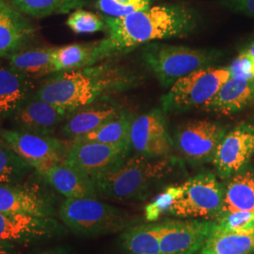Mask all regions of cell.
<instances>
[{
  "instance_id": "cell-1",
  "label": "cell",
  "mask_w": 254,
  "mask_h": 254,
  "mask_svg": "<svg viewBox=\"0 0 254 254\" xmlns=\"http://www.w3.org/2000/svg\"><path fill=\"white\" fill-rule=\"evenodd\" d=\"M103 17L108 32L99 41L104 60L142 45L188 35L198 24L197 12L181 4L150 6L123 17Z\"/></svg>"
},
{
  "instance_id": "cell-2",
  "label": "cell",
  "mask_w": 254,
  "mask_h": 254,
  "mask_svg": "<svg viewBox=\"0 0 254 254\" xmlns=\"http://www.w3.org/2000/svg\"><path fill=\"white\" fill-rule=\"evenodd\" d=\"M136 73L123 66L99 65L59 72L34 94L55 107L73 112L93 104L111 92L134 88Z\"/></svg>"
},
{
  "instance_id": "cell-3",
  "label": "cell",
  "mask_w": 254,
  "mask_h": 254,
  "mask_svg": "<svg viewBox=\"0 0 254 254\" xmlns=\"http://www.w3.org/2000/svg\"><path fill=\"white\" fill-rule=\"evenodd\" d=\"M173 160L166 157L150 158L136 154L127 158L94 184L98 195L111 200L145 198L150 189L173 170Z\"/></svg>"
},
{
  "instance_id": "cell-4",
  "label": "cell",
  "mask_w": 254,
  "mask_h": 254,
  "mask_svg": "<svg viewBox=\"0 0 254 254\" xmlns=\"http://www.w3.org/2000/svg\"><path fill=\"white\" fill-rule=\"evenodd\" d=\"M59 217L68 230L78 236L110 235L132 226L126 211L97 198L66 199L59 209Z\"/></svg>"
},
{
  "instance_id": "cell-5",
  "label": "cell",
  "mask_w": 254,
  "mask_h": 254,
  "mask_svg": "<svg viewBox=\"0 0 254 254\" xmlns=\"http://www.w3.org/2000/svg\"><path fill=\"white\" fill-rule=\"evenodd\" d=\"M219 58L215 50L150 43L142 48V59L164 88H171L182 77L212 67Z\"/></svg>"
},
{
  "instance_id": "cell-6",
  "label": "cell",
  "mask_w": 254,
  "mask_h": 254,
  "mask_svg": "<svg viewBox=\"0 0 254 254\" xmlns=\"http://www.w3.org/2000/svg\"><path fill=\"white\" fill-rule=\"evenodd\" d=\"M232 76L229 67H208L190 73L175 82L161 98L165 113H182L201 108Z\"/></svg>"
},
{
  "instance_id": "cell-7",
  "label": "cell",
  "mask_w": 254,
  "mask_h": 254,
  "mask_svg": "<svg viewBox=\"0 0 254 254\" xmlns=\"http://www.w3.org/2000/svg\"><path fill=\"white\" fill-rule=\"evenodd\" d=\"M180 186L181 193L169 209L170 214L179 218H218L222 207L223 187L213 173H200Z\"/></svg>"
},
{
  "instance_id": "cell-8",
  "label": "cell",
  "mask_w": 254,
  "mask_h": 254,
  "mask_svg": "<svg viewBox=\"0 0 254 254\" xmlns=\"http://www.w3.org/2000/svg\"><path fill=\"white\" fill-rule=\"evenodd\" d=\"M0 136L38 173L64 162L71 145V142L51 135H39L16 129L0 130Z\"/></svg>"
},
{
  "instance_id": "cell-9",
  "label": "cell",
  "mask_w": 254,
  "mask_h": 254,
  "mask_svg": "<svg viewBox=\"0 0 254 254\" xmlns=\"http://www.w3.org/2000/svg\"><path fill=\"white\" fill-rule=\"evenodd\" d=\"M130 151V146L73 140L64 162L94 180L123 163Z\"/></svg>"
},
{
  "instance_id": "cell-10",
  "label": "cell",
  "mask_w": 254,
  "mask_h": 254,
  "mask_svg": "<svg viewBox=\"0 0 254 254\" xmlns=\"http://www.w3.org/2000/svg\"><path fill=\"white\" fill-rule=\"evenodd\" d=\"M68 228L54 217H34L0 212V240L28 245L64 236Z\"/></svg>"
},
{
  "instance_id": "cell-11",
  "label": "cell",
  "mask_w": 254,
  "mask_h": 254,
  "mask_svg": "<svg viewBox=\"0 0 254 254\" xmlns=\"http://www.w3.org/2000/svg\"><path fill=\"white\" fill-rule=\"evenodd\" d=\"M225 128L210 121H192L178 127L174 143L182 156L189 162H212L217 148L225 135Z\"/></svg>"
},
{
  "instance_id": "cell-12",
  "label": "cell",
  "mask_w": 254,
  "mask_h": 254,
  "mask_svg": "<svg viewBox=\"0 0 254 254\" xmlns=\"http://www.w3.org/2000/svg\"><path fill=\"white\" fill-rule=\"evenodd\" d=\"M217 228L216 220L190 219L161 222V254H196Z\"/></svg>"
},
{
  "instance_id": "cell-13",
  "label": "cell",
  "mask_w": 254,
  "mask_h": 254,
  "mask_svg": "<svg viewBox=\"0 0 254 254\" xmlns=\"http://www.w3.org/2000/svg\"><path fill=\"white\" fill-rule=\"evenodd\" d=\"M254 155V124L241 123L220 140L213 164L218 175L228 179L245 170Z\"/></svg>"
},
{
  "instance_id": "cell-14",
  "label": "cell",
  "mask_w": 254,
  "mask_h": 254,
  "mask_svg": "<svg viewBox=\"0 0 254 254\" xmlns=\"http://www.w3.org/2000/svg\"><path fill=\"white\" fill-rule=\"evenodd\" d=\"M163 110L154 109L134 117L130 128V145L137 154L150 158L166 157L173 140L166 127Z\"/></svg>"
},
{
  "instance_id": "cell-15",
  "label": "cell",
  "mask_w": 254,
  "mask_h": 254,
  "mask_svg": "<svg viewBox=\"0 0 254 254\" xmlns=\"http://www.w3.org/2000/svg\"><path fill=\"white\" fill-rule=\"evenodd\" d=\"M0 212L34 217H54L55 201L37 185L0 184Z\"/></svg>"
},
{
  "instance_id": "cell-16",
  "label": "cell",
  "mask_w": 254,
  "mask_h": 254,
  "mask_svg": "<svg viewBox=\"0 0 254 254\" xmlns=\"http://www.w3.org/2000/svg\"><path fill=\"white\" fill-rule=\"evenodd\" d=\"M71 113L33 95L28 97L11 117L16 130L39 135H52Z\"/></svg>"
},
{
  "instance_id": "cell-17",
  "label": "cell",
  "mask_w": 254,
  "mask_h": 254,
  "mask_svg": "<svg viewBox=\"0 0 254 254\" xmlns=\"http://www.w3.org/2000/svg\"><path fill=\"white\" fill-rule=\"evenodd\" d=\"M36 29L9 1L0 0V57L8 58L24 49Z\"/></svg>"
},
{
  "instance_id": "cell-18",
  "label": "cell",
  "mask_w": 254,
  "mask_h": 254,
  "mask_svg": "<svg viewBox=\"0 0 254 254\" xmlns=\"http://www.w3.org/2000/svg\"><path fill=\"white\" fill-rule=\"evenodd\" d=\"M39 174L66 199L99 197L91 177L65 162L51 166Z\"/></svg>"
},
{
  "instance_id": "cell-19",
  "label": "cell",
  "mask_w": 254,
  "mask_h": 254,
  "mask_svg": "<svg viewBox=\"0 0 254 254\" xmlns=\"http://www.w3.org/2000/svg\"><path fill=\"white\" fill-rule=\"evenodd\" d=\"M250 108H254V78L232 75L200 109L219 115H231Z\"/></svg>"
},
{
  "instance_id": "cell-20",
  "label": "cell",
  "mask_w": 254,
  "mask_h": 254,
  "mask_svg": "<svg viewBox=\"0 0 254 254\" xmlns=\"http://www.w3.org/2000/svg\"><path fill=\"white\" fill-rule=\"evenodd\" d=\"M122 109L109 103L91 104L72 112L64 121L62 135L71 141L84 136L115 117Z\"/></svg>"
},
{
  "instance_id": "cell-21",
  "label": "cell",
  "mask_w": 254,
  "mask_h": 254,
  "mask_svg": "<svg viewBox=\"0 0 254 254\" xmlns=\"http://www.w3.org/2000/svg\"><path fill=\"white\" fill-rule=\"evenodd\" d=\"M236 211L254 212V170H243L231 176L223 187L222 207L218 218Z\"/></svg>"
},
{
  "instance_id": "cell-22",
  "label": "cell",
  "mask_w": 254,
  "mask_h": 254,
  "mask_svg": "<svg viewBox=\"0 0 254 254\" xmlns=\"http://www.w3.org/2000/svg\"><path fill=\"white\" fill-rule=\"evenodd\" d=\"M32 82L10 66H0V117L11 116L29 97Z\"/></svg>"
},
{
  "instance_id": "cell-23",
  "label": "cell",
  "mask_w": 254,
  "mask_h": 254,
  "mask_svg": "<svg viewBox=\"0 0 254 254\" xmlns=\"http://www.w3.org/2000/svg\"><path fill=\"white\" fill-rule=\"evenodd\" d=\"M53 59L56 71L64 72L91 67L103 61L104 57L98 41L55 47Z\"/></svg>"
},
{
  "instance_id": "cell-24",
  "label": "cell",
  "mask_w": 254,
  "mask_h": 254,
  "mask_svg": "<svg viewBox=\"0 0 254 254\" xmlns=\"http://www.w3.org/2000/svg\"><path fill=\"white\" fill-rule=\"evenodd\" d=\"M55 47L22 49L9 58V66L29 79L44 77L57 73L55 68Z\"/></svg>"
},
{
  "instance_id": "cell-25",
  "label": "cell",
  "mask_w": 254,
  "mask_h": 254,
  "mask_svg": "<svg viewBox=\"0 0 254 254\" xmlns=\"http://www.w3.org/2000/svg\"><path fill=\"white\" fill-rule=\"evenodd\" d=\"M160 223L132 225L120 236L122 249L128 254H161Z\"/></svg>"
},
{
  "instance_id": "cell-26",
  "label": "cell",
  "mask_w": 254,
  "mask_h": 254,
  "mask_svg": "<svg viewBox=\"0 0 254 254\" xmlns=\"http://www.w3.org/2000/svg\"><path fill=\"white\" fill-rule=\"evenodd\" d=\"M254 254V233H236L218 227L215 229L200 254Z\"/></svg>"
},
{
  "instance_id": "cell-27",
  "label": "cell",
  "mask_w": 254,
  "mask_h": 254,
  "mask_svg": "<svg viewBox=\"0 0 254 254\" xmlns=\"http://www.w3.org/2000/svg\"><path fill=\"white\" fill-rule=\"evenodd\" d=\"M133 115L121 110L118 114L90 133L74 140L96 141L108 144L130 146V128ZM73 141V140H72Z\"/></svg>"
},
{
  "instance_id": "cell-28",
  "label": "cell",
  "mask_w": 254,
  "mask_h": 254,
  "mask_svg": "<svg viewBox=\"0 0 254 254\" xmlns=\"http://www.w3.org/2000/svg\"><path fill=\"white\" fill-rule=\"evenodd\" d=\"M27 16L45 18L51 15L66 14L72 10L81 9L86 0H9Z\"/></svg>"
},
{
  "instance_id": "cell-29",
  "label": "cell",
  "mask_w": 254,
  "mask_h": 254,
  "mask_svg": "<svg viewBox=\"0 0 254 254\" xmlns=\"http://www.w3.org/2000/svg\"><path fill=\"white\" fill-rule=\"evenodd\" d=\"M32 169L3 138L0 139V184L19 183Z\"/></svg>"
},
{
  "instance_id": "cell-30",
  "label": "cell",
  "mask_w": 254,
  "mask_h": 254,
  "mask_svg": "<svg viewBox=\"0 0 254 254\" xmlns=\"http://www.w3.org/2000/svg\"><path fill=\"white\" fill-rule=\"evenodd\" d=\"M66 25L75 34H92L107 31V24L103 15L82 8L73 10L67 19Z\"/></svg>"
},
{
  "instance_id": "cell-31",
  "label": "cell",
  "mask_w": 254,
  "mask_h": 254,
  "mask_svg": "<svg viewBox=\"0 0 254 254\" xmlns=\"http://www.w3.org/2000/svg\"><path fill=\"white\" fill-rule=\"evenodd\" d=\"M151 6V0H97L95 7L103 15L123 17Z\"/></svg>"
},
{
  "instance_id": "cell-32",
  "label": "cell",
  "mask_w": 254,
  "mask_h": 254,
  "mask_svg": "<svg viewBox=\"0 0 254 254\" xmlns=\"http://www.w3.org/2000/svg\"><path fill=\"white\" fill-rule=\"evenodd\" d=\"M218 228L236 233H254V212L236 211L216 219Z\"/></svg>"
},
{
  "instance_id": "cell-33",
  "label": "cell",
  "mask_w": 254,
  "mask_h": 254,
  "mask_svg": "<svg viewBox=\"0 0 254 254\" xmlns=\"http://www.w3.org/2000/svg\"><path fill=\"white\" fill-rule=\"evenodd\" d=\"M181 186H171L160 193L154 201L149 203L145 207V218L148 221H155L164 213L169 212V209L173 201L181 193Z\"/></svg>"
},
{
  "instance_id": "cell-34",
  "label": "cell",
  "mask_w": 254,
  "mask_h": 254,
  "mask_svg": "<svg viewBox=\"0 0 254 254\" xmlns=\"http://www.w3.org/2000/svg\"><path fill=\"white\" fill-rule=\"evenodd\" d=\"M232 75H239L248 78H254V58L239 54L229 66Z\"/></svg>"
},
{
  "instance_id": "cell-35",
  "label": "cell",
  "mask_w": 254,
  "mask_h": 254,
  "mask_svg": "<svg viewBox=\"0 0 254 254\" xmlns=\"http://www.w3.org/2000/svg\"><path fill=\"white\" fill-rule=\"evenodd\" d=\"M221 5L236 12L254 17V0H222Z\"/></svg>"
},
{
  "instance_id": "cell-36",
  "label": "cell",
  "mask_w": 254,
  "mask_h": 254,
  "mask_svg": "<svg viewBox=\"0 0 254 254\" xmlns=\"http://www.w3.org/2000/svg\"><path fill=\"white\" fill-rule=\"evenodd\" d=\"M0 254H16L15 244L0 240Z\"/></svg>"
},
{
  "instance_id": "cell-37",
  "label": "cell",
  "mask_w": 254,
  "mask_h": 254,
  "mask_svg": "<svg viewBox=\"0 0 254 254\" xmlns=\"http://www.w3.org/2000/svg\"><path fill=\"white\" fill-rule=\"evenodd\" d=\"M36 254H70V252L66 247L56 246V247L47 249V250H45V251Z\"/></svg>"
},
{
  "instance_id": "cell-38",
  "label": "cell",
  "mask_w": 254,
  "mask_h": 254,
  "mask_svg": "<svg viewBox=\"0 0 254 254\" xmlns=\"http://www.w3.org/2000/svg\"><path fill=\"white\" fill-rule=\"evenodd\" d=\"M240 54L246 55V56H250V57H254V42L248 46L247 48H245L244 50H242Z\"/></svg>"
}]
</instances>
